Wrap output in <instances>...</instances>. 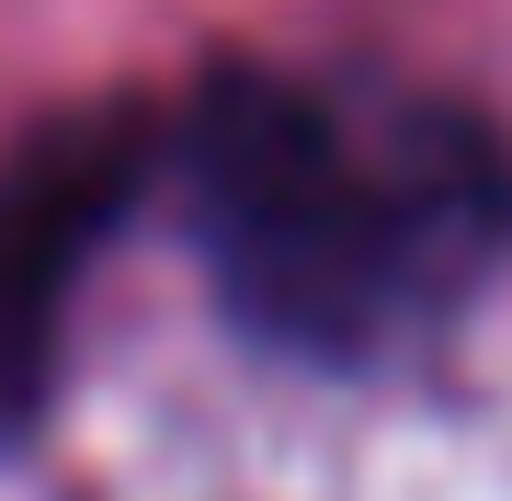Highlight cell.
<instances>
[{
  "label": "cell",
  "instance_id": "1",
  "mask_svg": "<svg viewBox=\"0 0 512 501\" xmlns=\"http://www.w3.org/2000/svg\"><path fill=\"white\" fill-rule=\"evenodd\" d=\"M183 171L217 297L308 365H387L512 262V149L410 80L228 69Z\"/></svg>",
  "mask_w": 512,
  "mask_h": 501
},
{
  "label": "cell",
  "instance_id": "2",
  "mask_svg": "<svg viewBox=\"0 0 512 501\" xmlns=\"http://www.w3.org/2000/svg\"><path fill=\"white\" fill-rule=\"evenodd\" d=\"M148 160L160 149H148L137 114H69V126H35V137L0 149V445L35 433L80 262L126 217Z\"/></svg>",
  "mask_w": 512,
  "mask_h": 501
}]
</instances>
